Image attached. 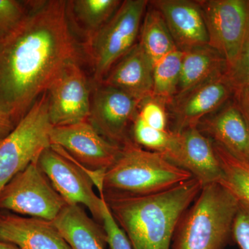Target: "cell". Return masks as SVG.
<instances>
[{
	"label": "cell",
	"mask_w": 249,
	"mask_h": 249,
	"mask_svg": "<svg viewBox=\"0 0 249 249\" xmlns=\"http://www.w3.org/2000/svg\"><path fill=\"white\" fill-rule=\"evenodd\" d=\"M76 61L68 1H31L19 27L0 41V107L16 126L64 68Z\"/></svg>",
	"instance_id": "1"
},
{
	"label": "cell",
	"mask_w": 249,
	"mask_h": 249,
	"mask_svg": "<svg viewBox=\"0 0 249 249\" xmlns=\"http://www.w3.org/2000/svg\"><path fill=\"white\" fill-rule=\"evenodd\" d=\"M202 186L193 178L166 191L147 195L103 193L114 220L133 249H170L180 219Z\"/></svg>",
	"instance_id": "2"
},
{
	"label": "cell",
	"mask_w": 249,
	"mask_h": 249,
	"mask_svg": "<svg viewBox=\"0 0 249 249\" xmlns=\"http://www.w3.org/2000/svg\"><path fill=\"white\" fill-rule=\"evenodd\" d=\"M238 206L235 196L220 183L203 187L180 219L170 249H226Z\"/></svg>",
	"instance_id": "3"
},
{
	"label": "cell",
	"mask_w": 249,
	"mask_h": 249,
	"mask_svg": "<svg viewBox=\"0 0 249 249\" xmlns=\"http://www.w3.org/2000/svg\"><path fill=\"white\" fill-rule=\"evenodd\" d=\"M193 178L162 154L142 148L132 140L121 147L119 157L105 174L103 191L147 196L166 191Z\"/></svg>",
	"instance_id": "4"
},
{
	"label": "cell",
	"mask_w": 249,
	"mask_h": 249,
	"mask_svg": "<svg viewBox=\"0 0 249 249\" xmlns=\"http://www.w3.org/2000/svg\"><path fill=\"white\" fill-rule=\"evenodd\" d=\"M53 128L47 91L36 100L25 116L0 142V192L8 183L51 147Z\"/></svg>",
	"instance_id": "5"
},
{
	"label": "cell",
	"mask_w": 249,
	"mask_h": 249,
	"mask_svg": "<svg viewBox=\"0 0 249 249\" xmlns=\"http://www.w3.org/2000/svg\"><path fill=\"white\" fill-rule=\"evenodd\" d=\"M148 2L147 0L123 1L110 19L86 40L93 83H101L116 62L138 42Z\"/></svg>",
	"instance_id": "6"
},
{
	"label": "cell",
	"mask_w": 249,
	"mask_h": 249,
	"mask_svg": "<svg viewBox=\"0 0 249 249\" xmlns=\"http://www.w3.org/2000/svg\"><path fill=\"white\" fill-rule=\"evenodd\" d=\"M50 140L52 145L61 147L89 172L99 194L103 193L105 174L119 157L121 147L105 139L88 121L53 127Z\"/></svg>",
	"instance_id": "7"
},
{
	"label": "cell",
	"mask_w": 249,
	"mask_h": 249,
	"mask_svg": "<svg viewBox=\"0 0 249 249\" xmlns=\"http://www.w3.org/2000/svg\"><path fill=\"white\" fill-rule=\"evenodd\" d=\"M67 202L33 162L0 192V209L53 222Z\"/></svg>",
	"instance_id": "8"
},
{
	"label": "cell",
	"mask_w": 249,
	"mask_h": 249,
	"mask_svg": "<svg viewBox=\"0 0 249 249\" xmlns=\"http://www.w3.org/2000/svg\"><path fill=\"white\" fill-rule=\"evenodd\" d=\"M209 45L227 60L229 69L239 60L249 39V0H198Z\"/></svg>",
	"instance_id": "9"
},
{
	"label": "cell",
	"mask_w": 249,
	"mask_h": 249,
	"mask_svg": "<svg viewBox=\"0 0 249 249\" xmlns=\"http://www.w3.org/2000/svg\"><path fill=\"white\" fill-rule=\"evenodd\" d=\"M37 165L67 204L84 205L93 219L103 225V196H97L93 191L94 183L88 170L57 145L45 149Z\"/></svg>",
	"instance_id": "10"
},
{
	"label": "cell",
	"mask_w": 249,
	"mask_h": 249,
	"mask_svg": "<svg viewBox=\"0 0 249 249\" xmlns=\"http://www.w3.org/2000/svg\"><path fill=\"white\" fill-rule=\"evenodd\" d=\"M141 102L112 87L94 83L88 121L105 139L121 147L132 140L131 129Z\"/></svg>",
	"instance_id": "11"
},
{
	"label": "cell",
	"mask_w": 249,
	"mask_h": 249,
	"mask_svg": "<svg viewBox=\"0 0 249 249\" xmlns=\"http://www.w3.org/2000/svg\"><path fill=\"white\" fill-rule=\"evenodd\" d=\"M235 89L228 71L175 98L167 106L169 121H172L170 130L178 133L196 127L201 119L232 99Z\"/></svg>",
	"instance_id": "12"
},
{
	"label": "cell",
	"mask_w": 249,
	"mask_h": 249,
	"mask_svg": "<svg viewBox=\"0 0 249 249\" xmlns=\"http://www.w3.org/2000/svg\"><path fill=\"white\" fill-rule=\"evenodd\" d=\"M49 114L53 127L88 121L91 91L78 61L64 68L47 90Z\"/></svg>",
	"instance_id": "13"
},
{
	"label": "cell",
	"mask_w": 249,
	"mask_h": 249,
	"mask_svg": "<svg viewBox=\"0 0 249 249\" xmlns=\"http://www.w3.org/2000/svg\"><path fill=\"white\" fill-rule=\"evenodd\" d=\"M163 155L177 166L191 173L202 188L222 180V170L213 142L196 127L173 132L169 148Z\"/></svg>",
	"instance_id": "14"
},
{
	"label": "cell",
	"mask_w": 249,
	"mask_h": 249,
	"mask_svg": "<svg viewBox=\"0 0 249 249\" xmlns=\"http://www.w3.org/2000/svg\"><path fill=\"white\" fill-rule=\"evenodd\" d=\"M196 127L230 155L249 163V127L233 98L201 119Z\"/></svg>",
	"instance_id": "15"
},
{
	"label": "cell",
	"mask_w": 249,
	"mask_h": 249,
	"mask_svg": "<svg viewBox=\"0 0 249 249\" xmlns=\"http://www.w3.org/2000/svg\"><path fill=\"white\" fill-rule=\"evenodd\" d=\"M163 16L175 45L181 51L209 45L204 16L198 1H149Z\"/></svg>",
	"instance_id": "16"
},
{
	"label": "cell",
	"mask_w": 249,
	"mask_h": 249,
	"mask_svg": "<svg viewBox=\"0 0 249 249\" xmlns=\"http://www.w3.org/2000/svg\"><path fill=\"white\" fill-rule=\"evenodd\" d=\"M0 242L19 249H71L53 222L0 213Z\"/></svg>",
	"instance_id": "17"
},
{
	"label": "cell",
	"mask_w": 249,
	"mask_h": 249,
	"mask_svg": "<svg viewBox=\"0 0 249 249\" xmlns=\"http://www.w3.org/2000/svg\"><path fill=\"white\" fill-rule=\"evenodd\" d=\"M101 83L142 101L152 96L153 63L138 42L116 62Z\"/></svg>",
	"instance_id": "18"
},
{
	"label": "cell",
	"mask_w": 249,
	"mask_h": 249,
	"mask_svg": "<svg viewBox=\"0 0 249 249\" xmlns=\"http://www.w3.org/2000/svg\"><path fill=\"white\" fill-rule=\"evenodd\" d=\"M52 222L71 249H106L104 227L89 217L80 205L67 204Z\"/></svg>",
	"instance_id": "19"
},
{
	"label": "cell",
	"mask_w": 249,
	"mask_h": 249,
	"mask_svg": "<svg viewBox=\"0 0 249 249\" xmlns=\"http://www.w3.org/2000/svg\"><path fill=\"white\" fill-rule=\"evenodd\" d=\"M182 52L181 75L175 98L206 80L229 71V65L225 58L209 45Z\"/></svg>",
	"instance_id": "20"
},
{
	"label": "cell",
	"mask_w": 249,
	"mask_h": 249,
	"mask_svg": "<svg viewBox=\"0 0 249 249\" xmlns=\"http://www.w3.org/2000/svg\"><path fill=\"white\" fill-rule=\"evenodd\" d=\"M139 36V42L153 65L178 49L163 16L149 2Z\"/></svg>",
	"instance_id": "21"
},
{
	"label": "cell",
	"mask_w": 249,
	"mask_h": 249,
	"mask_svg": "<svg viewBox=\"0 0 249 249\" xmlns=\"http://www.w3.org/2000/svg\"><path fill=\"white\" fill-rule=\"evenodd\" d=\"M120 0H74L68 1L70 12L86 34V40L110 19L119 9Z\"/></svg>",
	"instance_id": "22"
},
{
	"label": "cell",
	"mask_w": 249,
	"mask_h": 249,
	"mask_svg": "<svg viewBox=\"0 0 249 249\" xmlns=\"http://www.w3.org/2000/svg\"><path fill=\"white\" fill-rule=\"evenodd\" d=\"M183 52L177 49L153 65V88L151 97L171 103L178 93Z\"/></svg>",
	"instance_id": "23"
},
{
	"label": "cell",
	"mask_w": 249,
	"mask_h": 249,
	"mask_svg": "<svg viewBox=\"0 0 249 249\" xmlns=\"http://www.w3.org/2000/svg\"><path fill=\"white\" fill-rule=\"evenodd\" d=\"M213 146L223 173L219 183L249 207V162L237 160L217 143Z\"/></svg>",
	"instance_id": "24"
},
{
	"label": "cell",
	"mask_w": 249,
	"mask_h": 249,
	"mask_svg": "<svg viewBox=\"0 0 249 249\" xmlns=\"http://www.w3.org/2000/svg\"><path fill=\"white\" fill-rule=\"evenodd\" d=\"M131 137L132 141L142 148L163 155L169 148L173 132L153 128L137 115L132 124Z\"/></svg>",
	"instance_id": "25"
},
{
	"label": "cell",
	"mask_w": 249,
	"mask_h": 249,
	"mask_svg": "<svg viewBox=\"0 0 249 249\" xmlns=\"http://www.w3.org/2000/svg\"><path fill=\"white\" fill-rule=\"evenodd\" d=\"M29 3L17 0H0V41L4 40L24 20Z\"/></svg>",
	"instance_id": "26"
},
{
	"label": "cell",
	"mask_w": 249,
	"mask_h": 249,
	"mask_svg": "<svg viewBox=\"0 0 249 249\" xmlns=\"http://www.w3.org/2000/svg\"><path fill=\"white\" fill-rule=\"evenodd\" d=\"M137 116L145 124L160 131L170 130L169 116L164 103L152 97L142 100Z\"/></svg>",
	"instance_id": "27"
},
{
	"label": "cell",
	"mask_w": 249,
	"mask_h": 249,
	"mask_svg": "<svg viewBox=\"0 0 249 249\" xmlns=\"http://www.w3.org/2000/svg\"><path fill=\"white\" fill-rule=\"evenodd\" d=\"M102 216L103 226L107 235V245L109 249H133L127 236L114 220L104 197Z\"/></svg>",
	"instance_id": "28"
},
{
	"label": "cell",
	"mask_w": 249,
	"mask_h": 249,
	"mask_svg": "<svg viewBox=\"0 0 249 249\" xmlns=\"http://www.w3.org/2000/svg\"><path fill=\"white\" fill-rule=\"evenodd\" d=\"M232 238L240 249H249V207L240 201L232 224Z\"/></svg>",
	"instance_id": "29"
},
{
	"label": "cell",
	"mask_w": 249,
	"mask_h": 249,
	"mask_svg": "<svg viewBox=\"0 0 249 249\" xmlns=\"http://www.w3.org/2000/svg\"><path fill=\"white\" fill-rule=\"evenodd\" d=\"M229 74L236 89L249 88V39L239 60L229 69Z\"/></svg>",
	"instance_id": "30"
},
{
	"label": "cell",
	"mask_w": 249,
	"mask_h": 249,
	"mask_svg": "<svg viewBox=\"0 0 249 249\" xmlns=\"http://www.w3.org/2000/svg\"><path fill=\"white\" fill-rule=\"evenodd\" d=\"M232 98L240 109L249 127V88H237Z\"/></svg>",
	"instance_id": "31"
},
{
	"label": "cell",
	"mask_w": 249,
	"mask_h": 249,
	"mask_svg": "<svg viewBox=\"0 0 249 249\" xmlns=\"http://www.w3.org/2000/svg\"><path fill=\"white\" fill-rule=\"evenodd\" d=\"M16 127L9 114L0 107V142L6 138Z\"/></svg>",
	"instance_id": "32"
},
{
	"label": "cell",
	"mask_w": 249,
	"mask_h": 249,
	"mask_svg": "<svg viewBox=\"0 0 249 249\" xmlns=\"http://www.w3.org/2000/svg\"><path fill=\"white\" fill-rule=\"evenodd\" d=\"M0 249H19L16 246L12 244L6 243V242H0Z\"/></svg>",
	"instance_id": "33"
}]
</instances>
